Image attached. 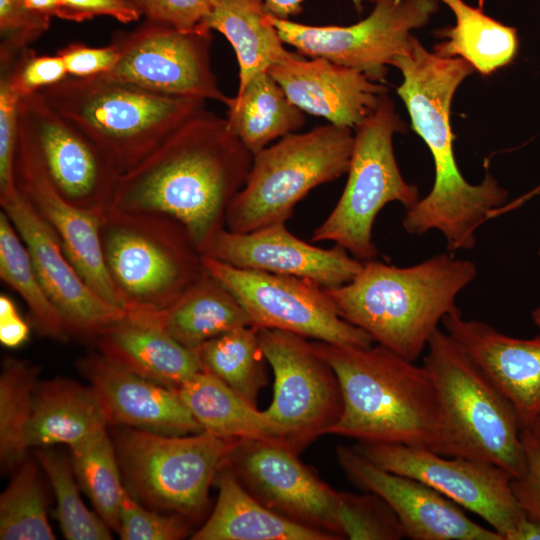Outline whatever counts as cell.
<instances>
[{
  "label": "cell",
  "instance_id": "6da1fadb",
  "mask_svg": "<svg viewBox=\"0 0 540 540\" xmlns=\"http://www.w3.org/2000/svg\"><path fill=\"white\" fill-rule=\"evenodd\" d=\"M252 160L226 119L205 108L120 175L108 210L170 217L187 229L200 251L225 228L226 211Z\"/></svg>",
  "mask_w": 540,
  "mask_h": 540
},
{
  "label": "cell",
  "instance_id": "7a4b0ae2",
  "mask_svg": "<svg viewBox=\"0 0 540 540\" xmlns=\"http://www.w3.org/2000/svg\"><path fill=\"white\" fill-rule=\"evenodd\" d=\"M390 66L402 74L397 94L406 106L412 129L428 147L435 167L430 192L406 209L402 225L414 235L439 231L449 251L472 249L478 228L508 199L507 190L489 171L479 184H471L456 162L451 103L458 87L475 70L461 58L429 51L415 37L409 52L394 57Z\"/></svg>",
  "mask_w": 540,
  "mask_h": 540
},
{
  "label": "cell",
  "instance_id": "3957f363",
  "mask_svg": "<svg viewBox=\"0 0 540 540\" xmlns=\"http://www.w3.org/2000/svg\"><path fill=\"white\" fill-rule=\"evenodd\" d=\"M312 343L334 369L342 391V413L327 434L435 452L440 437V405L424 365H415L381 344L356 347Z\"/></svg>",
  "mask_w": 540,
  "mask_h": 540
},
{
  "label": "cell",
  "instance_id": "277c9868",
  "mask_svg": "<svg viewBox=\"0 0 540 540\" xmlns=\"http://www.w3.org/2000/svg\"><path fill=\"white\" fill-rule=\"evenodd\" d=\"M476 276L472 261L441 253L408 267L366 261L351 281L324 290L343 319L415 362Z\"/></svg>",
  "mask_w": 540,
  "mask_h": 540
},
{
  "label": "cell",
  "instance_id": "5b68a950",
  "mask_svg": "<svg viewBox=\"0 0 540 540\" xmlns=\"http://www.w3.org/2000/svg\"><path fill=\"white\" fill-rule=\"evenodd\" d=\"M39 92L99 147L119 175L205 109L206 102L153 92L103 75L68 76Z\"/></svg>",
  "mask_w": 540,
  "mask_h": 540
},
{
  "label": "cell",
  "instance_id": "8992f818",
  "mask_svg": "<svg viewBox=\"0 0 540 540\" xmlns=\"http://www.w3.org/2000/svg\"><path fill=\"white\" fill-rule=\"evenodd\" d=\"M423 365L439 399L436 453L497 465L512 478L524 469L521 427L493 381L447 332L430 338Z\"/></svg>",
  "mask_w": 540,
  "mask_h": 540
},
{
  "label": "cell",
  "instance_id": "52a82bcc",
  "mask_svg": "<svg viewBox=\"0 0 540 540\" xmlns=\"http://www.w3.org/2000/svg\"><path fill=\"white\" fill-rule=\"evenodd\" d=\"M100 239L124 311H160L206 273L187 229L159 214L108 210Z\"/></svg>",
  "mask_w": 540,
  "mask_h": 540
},
{
  "label": "cell",
  "instance_id": "ba28073f",
  "mask_svg": "<svg viewBox=\"0 0 540 540\" xmlns=\"http://www.w3.org/2000/svg\"><path fill=\"white\" fill-rule=\"evenodd\" d=\"M125 489L144 506L198 520L209 489L239 439L208 432L162 435L110 426Z\"/></svg>",
  "mask_w": 540,
  "mask_h": 540
},
{
  "label": "cell",
  "instance_id": "9c48e42d",
  "mask_svg": "<svg viewBox=\"0 0 540 540\" xmlns=\"http://www.w3.org/2000/svg\"><path fill=\"white\" fill-rule=\"evenodd\" d=\"M353 143L351 128L329 123L288 134L254 154L226 211L227 229L247 233L285 223L308 192L348 172Z\"/></svg>",
  "mask_w": 540,
  "mask_h": 540
},
{
  "label": "cell",
  "instance_id": "30bf717a",
  "mask_svg": "<svg viewBox=\"0 0 540 540\" xmlns=\"http://www.w3.org/2000/svg\"><path fill=\"white\" fill-rule=\"evenodd\" d=\"M405 130L394 102L384 94L375 111L354 129L345 188L311 241H332L364 262L375 260L372 230L378 213L390 202L409 209L420 199L417 186L403 178L394 154L393 137Z\"/></svg>",
  "mask_w": 540,
  "mask_h": 540
},
{
  "label": "cell",
  "instance_id": "8fae6325",
  "mask_svg": "<svg viewBox=\"0 0 540 540\" xmlns=\"http://www.w3.org/2000/svg\"><path fill=\"white\" fill-rule=\"evenodd\" d=\"M371 13L348 26L307 25L266 13L285 44L308 58H325L383 82L394 57L409 52L412 32L439 10L438 0H377Z\"/></svg>",
  "mask_w": 540,
  "mask_h": 540
},
{
  "label": "cell",
  "instance_id": "7c38bea8",
  "mask_svg": "<svg viewBox=\"0 0 540 540\" xmlns=\"http://www.w3.org/2000/svg\"><path fill=\"white\" fill-rule=\"evenodd\" d=\"M259 342L274 375L272 402L264 412L279 440L300 453L338 421L343 409L338 377L308 338L259 329Z\"/></svg>",
  "mask_w": 540,
  "mask_h": 540
},
{
  "label": "cell",
  "instance_id": "4fadbf2b",
  "mask_svg": "<svg viewBox=\"0 0 540 540\" xmlns=\"http://www.w3.org/2000/svg\"><path fill=\"white\" fill-rule=\"evenodd\" d=\"M203 264L235 296L258 329H277L344 346L374 343L368 333L343 319L324 288L311 281L238 268L207 256H203Z\"/></svg>",
  "mask_w": 540,
  "mask_h": 540
},
{
  "label": "cell",
  "instance_id": "5bb4252c",
  "mask_svg": "<svg viewBox=\"0 0 540 540\" xmlns=\"http://www.w3.org/2000/svg\"><path fill=\"white\" fill-rule=\"evenodd\" d=\"M111 42L119 58L112 70L101 74L109 79L224 105L229 98L219 88L211 66L209 30L185 31L145 18L132 31L116 32Z\"/></svg>",
  "mask_w": 540,
  "mask_h": 540
},
{
  "label": "cell",
  "instance_id": "9a60e30c",
  "mask_svg": "<svg viewBox=\"0 0 540 540\" xmlns=\"http://www.w3.org/2000/svg\"><path fill=\"white\" fill-rule=\"evenodd\" d=\"M354 448L380 468L415 478L480 516L503 540H513L527 516L512 492V476L497 465L404 444L359 442Z\"/></svg>",
  "mask_w": 540,
  "mask_h": 540
},
{
  "label": "cell",
  "instance_id": "2e32d148",
  "mask_svg": "<svg viewBox=\"0 0 540 540\" xmlns=\"http://www.w3.org/2000/svg\"><path fill=\"white\" fill-rule=\"evenodd\" d=\"M18 126L61 196L77 208L104 215L120 175L99 147L39 91L20 98Z\"/></svg>",
  "mask_w": 540,
  "mask_h": 540
},
{
  "label": "cell",
  "instance_id": "e0dca14e",
  "mask_svg": "<svg viewBox=\"0 0 540 540\" xmlns=\"http://www.w3.org/2000/svg\"><path fill=\"white\" fill-rule=\"evenodd\" d=\"M278 439H239L227 466L263 505L294 522L344 539L334 490Z\"/></svg>",
  "mask_w": 540,
  "mask_h": 540
},
{
  "label": "cell",
  "instance_id": "ac0fdd59",
  "mask_svg": "<svg viewBox=\"0 0 540 540\" xmlns=\"http://www.w3.org/2000/svg\"><path fill=\"white\" fill-rule=\"evenodd\" d=\"M0 204L26 245L69 336L93 341L124 316V310L105 301L86 284L56 232L18 189L0 197Z\"/></svg>",
  "mask_w": 540,
  "mask_h": 540
},
{
  "label": "cell",
  "instance_id": "d6986e66",
  "mask_svg": "<svg viewBox=\"0 0 540 540\" xmlns=\"http://www.w3.org/2000/svg\"><path fill=\"white\" fill-rule=\"evenodd\" d=\"M14 177L18 191L56 232L66 255L86 284L105 301L124 310L123 299L103 257L100 228L105 214L77 208L61 196L19 126Z\"/></svg>",
  "mask_w": 540,
  "mask_h": 540
},
{
  "label": "cell",
  "instance_id": "ffe728a7",
  "mask_svg": "<svg viewBox=\"0 0 540 540\" xmlns=\"http://www.w3.org/2000/svg\"><path fill=\"white\" fill-rule=\"evenodd\" d=\"M337 459L349 480L380 496L412 540H503L472 521L463 508L425 483L384 470L354 447L339 446Z\"/></svg>",
  "mask_w": 540,
  "mask_h": 540
},
{
  "label": "cell",
  "instance_id": "44dd1931",
  "mask_svg": "<svg viewBox=\"0 0 540 540\" xmlns=\"http://www.w3.org/2000/svg\"><path fill=\"white\" fill-rule=\"evenodd\" d=\"M200 252L238 268L294 276L322 288L348 283L363 267L342 246L323 249L308 244L290 233L285 223L247 233L224 228Z\"/></svg>",
  "mask_w": 540,
  "mask_h": 540
},
{
  "label": "cell",
  "instance_id": "7402d4cb",
  "mask_svg": "<svg viewBox=\"0 0 540 540\" xmlns=\"http://www.w3.org/2000/svg\"><path fill=\"white\" fill-rule=\"evenodd\" d=\"M96 393L110 426L181 436L203 432L176 390L91 353L76 362Z\"/></svg>",
  "mask_w": 540,
  "mask_h": 540
},
{
  "label": "cell",
  "instance_id": "603a6c76",
  "mask_svg": "<svg viewBox=\"0 0 540 540\" xmlns=\"http://www.w3.org/2000/svg\"><path fill=\"white\" fill-rule=\"evenodd\" d=\"M442 324L512 405L521 430L530 428L540 416V334L512 337L483 321L465 319L458 307Z\"/></svg>",
  "mask_w": 540,
  "mask_h": 540
},
{
  "label": "cell",
  "instance_id": "cb8c5ba5",
  "mask_svg": "<svg viewBox=\"0 0 540 540\" xmlns=\"http://www.w3.org/2000/svg\"><path fill=\"white\" fill-rule=\"evenodd\" d=\"M304 113L354 130L377 108L387 87L325 58L295 53L267 71Z\"/></svg>",
  "mask_w": 540,
  "mask_h": 540
},
{
  "label": "cell",
  "instance_id": "d4e9b609",
  "mask_svg": "<svg viewBox=\"0 0 540 540\" xmlns=\"http://www.w3.org/2000/svg\"><path fill=\"white\" fill-rule=\"evenodd\" d=\"M93 341L112 363L172 390L202 371L195 350L138 312H125Z\"/></svg>",
  "mask_w": 540,
  "mask_h": 540
},
{
  "label": "cell",
  "instance_id": "484cf974",
  "mask_svg": "<svg viewBox=\"0 0 540 540\" xmlns=\"http://www.w3.org/2000/svg\"><path fill=\"white\" fill-rule=\"evenodd\" d=\"M108 428L90 385L63 377L38 382L26 428L29 449L58 444L70 448Z\"/></svg>",
  "mask_w": 540,
  "mask_h": 540
},
{
  "label": "cell",
  "instance_id": "4316f807",
  "mask_svg": "<svg viewBox=\"0 0 540 540\" xmlns=\"http://www.w3.org/2000/svg\"><path fill=\"white\" fill-rule=\"evenodd\" d=\"M216 504L192 540H337L294 522L258 501L226 465L217 474Z\"/></svg>",
  "mask_w": 540,
  "mask_h": 540
},
{
  "label": "cell",
  "instance_id": "83f0119b",
  "mask_svg": "<svg viewBox=\"0 0 540 540\" xmlns=\"http://www.w3.org/2000/svg\"><path fill=\"white\" fill-rule=\"evenodd\" d=\"M126 312L143 314L192 350L225 332L252 326L235 296L208 272L165 309Z\"/></svg>",
  "mask_w": 540,
  "mask_h": 540
},
{
  "label": "cell",
  "instance_id": "f1b7e54d",
  "mask_svg": "<svg viewBox=\"0 0 540 540\" xmlns=\"http://www.w3.org/2000/svg\"><path fill=\"white\" fill-rule=\"evenodd\" d=\"M266 13L264 0H218L198 26L223 34L232 45L239 67L237 92L254 76L294 54L284 47Z\"/></svg>",
  "mask_w": 540,
  "mask_h": 540
},
{
  "label": "cell",
  "instance_id": "f546056e",
  "mask_svg": "<svg viewBox=\"0 0 540 540\" xmlns=\"http://www.w3.org/2000/svg\"><path fill=\"white\" fill-rule=\"evenodd\" d=\"M225 105L228 128L253 155L274 140L298 132L306 120L268 72L254 76Z\"/></svg>",
  "mask_w": 540,
  "mask_h": 540
},
{
  "label": "cell",
  "instance_id": "4dcf8cb0",
  "mask_svg": "<svg viewBox=\"0 0 540 540\" xmlns=\"http://www.w3.org/2000/svg\"><path fill=\"white\" fill-rule=\"evenodd\" d=\"M438 1L451 10L455 23L438 30L443 41L434 46L435 53L461 58L483 76L493 74L514 60L519 48L515 27L501 23L464 0Z\"/></svg>",
  "mask_w": 540,
  "mask_h": 540
},
{
  "label": "cell",
  "instance_id": "1f68e13d",
  "mask_svg": "<svg viewBox=\"0 0 540 540\" xmlns=\"http://www.w3.org/2000/svg\"><path fill=\"white\" fill-rule=\"evenodd\" d=\"M203 431L231 439H278L264 411L213 375L200 371L178 390Z\"/></svg>",
  "mask_w": 540,
  "mask_h": 540
},
{
  "label": "cell",
  "instance_id": "d6a6232c",
  "mask_svg": "<svg viewBox=\"0 0 540 540\" xmlns=\"http://www.w3.org/2000/svg\"><path fill=\"white\" fill-rule=\"evenodd\" d=\"M194 350L202 371L213 375L256 405L258 393L267 383L266 359L260 346L258 328H236L204 342Z\"/></svg>",
  "mask_w": 540,
  "mask_h": 540
},
{
  "label": "cell",
  "instance_id": "836d02e7",
  "mask_svg": "<svg viewBox=\"0 0 540 540\" xmlns=\"http://www.w3.org/2000/svg\"><path fill=\"white\" fill-rule=\"evenodd\" d=\"M0 277L26 303L32 326L59 342L69 339L64 321L47 294L26 245L7 214L0 212Z\"/></svg>",
  "mask_w": 540,
  "mask_h": 540
},
{
  "label": "cell",
  "instance_id": "e575fe53",
  "mask_svg": "<svg viewBox=\"0 0 540 540\" xmlns=\"http://www.w3.org/2000/svg\"><path fill=\"white\" fill-rule=\"evenodd\" d=\"M40 367L6 356L0 373V466L12 473L28 456L26 428Z\"/></svg>",
  "mask_w": 540,
  "mask_h": 540
},
{
  "label": "cell",
  "instance_id": "d590c367",
  "mask_svg": "<svg viewBox=\"0 0 540 540\" xmlns=\"http://www.w3.org/2000/svg\"><path fill=\"white\" fill-rule=\"evenodd\" d=\"M70 450L72 468L80 488L102 520L118 532L125 487L109 428Z\"/></svg>",
  "mask_w": 540,
  "mask_h": 540
},
{
  "label": "cell",
  "instance_id": "8d00e7d4",
  "mask_svg": "<svg viewBox=\"0 0 540 540\" xmlns=\"http://www.w3.org/2000/svg\"><path fill=\"white\" fill-rule=\"evenodd\" d=\"M40 465L28 457L12 472L0 496L1 540H53Z\"/></svg>",
  "mask_w": 540,
  "mask_h": 540
},
{
  "label": "cell",
  "instance_id": "74e56055",
  "mask_svg": "<svg viewBox=\"0 0 540 540\" xmlns=\"http://www.w3.org/2000/svg\"><path fill=\"white\" fill-rule=\"evenodd\" d=\"M48 448H35L34 455L51 484L56 517L64 537L69 540L112 539V529L84 504L71 460Z\"/></svg>",
  "mask_w": 540,
  "mask_h": 540
},
{
  "label": "cell",
  "instance_id": "f35d334b",
  "mask_svg": "<svg viewBox=\"0 0 540 540\" xmlns=\"http://www.w3.org/2000/svg\"><path fill=\"white\" fill-rule=\"evenodd\" d=\"M336 519L343 538L398 540L405 537L391 507L377 494L340 492Z\"/></svg>",
  "mask_w": 540,
  "mask_h": 540
},
{
  "label": "cell",
  "instance_id": "ab89813d",
  "mask_svg": "<svg viewBox=\"0 0 540 540\" xmlns=\"http://www.w3.org/2000/svg\"><path fill=\"white\" fill-rule=\"evenodd\" d=\"M190 523L182 515L150 509L124 490L117 532L121 539L180 540L189 536Z\"/></svg>",
  "mask_w": 540,
  "mask_h": 540
},
{
  "label": "cell",
  "instance_id": "60d3db41",
  "mask_svg": "<svg viewBox=\"0 0 540 540\" xmlns=\"http://www.w3.org/2000/svg\"><path fill=\"white\" fill-rule=\"evenodd\" d=\"M51 17L28 8L22 0H0V64L12 62L50 25Z\"/></svg>",
  "mask_w": 540,
  "mask_h": 540
},
{
  "label": "cell",
  "instance_id": "b9f144b4",
  "mask_svg": "<svg viewBox=\"0 0 540 540\" xmlns=\"http://www.w3.org/2000/svg\"><path fill=\"white\" fill-rule=\"evenodd\" d=\"M1 76L19 97L40 91L68 77L61 57L57 54L37 55L31 48L12 62L0 65Z\"/></svg>",
  "mask_w": 540,
  "mask_h": 540
},
{
  "label": "cell",
  "instance_id": "7bdbcfd3",
  "mask_svg": "<svg viewBox=\"0 0 540 540\" xmlns=\"http://www.w3.org/2000/svg\"><path fill=\"white\" fill-rule=\"evenodd\" d=\"M20 97L4 77H0V197L17 189L14 160Z\"/></svg>",
  "mask_w": 540,
  "mask_h": 540
},
{
  "label": "cell",
  "instance_id": "ee69618b",
  "mask_svg": "<svg viewBox=\"0 0 540 540\" xmlns=\"http://www.w3.org/2000/svg\"><path fill=\"white\" fill-rule=\"evenodd\" d=\"M218 0H133L146 19L180 30L197 29Z\"/></svg>",
  "mask_w": 540,
  "mask_h": 540
},
{
  "label": "cell",
  "instance_id": "f6af8a7d",
  "mask_svg": "<svg viewBox=\"0 0 540 540\" xmlns=\"http://www.w3.org/2000/svg\"><path fill=\"white\" fill-rule=\"evenodd\" d=\"M524 469L511 479V489L520 508L540 523V441L526 428L521 430Z\"/></svg>",
  "mask_w": 540,
  "mask_h": 540
},
{
  "label": "cell",
  "instance_id": "bcb514c9",
  "mask_svg": "<svg viewBox=\"0 0 540 540\" xmlns=\"http://www.w3.org/2000/svg\"><path fill=\"white\" fill-rule=\"evenodd\" d=\"M64 62L68 76L89 77L109 72L119 58L112 42L103 47H90L82 43H71L57 53Z\"/></svg>",
  "mask_w": 540,
  "mask_h": 540
},
{
  "label": "cell",
  "instance_id": "7dc6e473",
  "mask_svg": "<svg viewBox=\"0 0 540 540\" xmlns=\"http://www.w3.org/2000/svg\"><path fill=\"white\" fill-rule=\"evenodd\" d=\"M97 16L112 17L127 24L138 21L142 14L129 0H60V19L83 22Z\"/></svg>",
  "mask_w": 540,
  "mask_h": 540
},
{
  "label": "cell",
  "instance_id": "c3c4849f",
  "mask_svg": "<svg viewBox=\"0 0 540 540\" xmlns=\"http://www.w3.org/2000/svg\"><path fill=\"white\" fill-rule=\"evenodd\" d=\"M30 335L29 324L19 315L13 300L0 295V342L7 348H17L26 343Z\"/></svg>",
  "mask_w": 540,
  "mask_h": 540
},
{
  "label": "cell",
  "instance_id": "681fc988",
  "mask_svg": "<svg viewBox=\"0 0 540 540\" xmlns=\"http://www.w3.org/2000/svg\"><path fill=\"white\" fill-rule=\"evenodd\" d=\"M304 0H264L268 13L281 18L289 19L290 16L298 15L303 11L302 2ZM357 9L361 11L364 2L375 3L377 0H351Z\"/></svg>",
  "mask_w": 540,
  "mask_h": 540
},
{
  "label": "cell",
  "instance_id": "f907efd6",
  "mask_svg": "<svg viewBox=\"0 0 540 540\" xmlns=\"http://www.w3.org/2000/svg\"><path fill=\"white\" fill-rule=\"evenodd\" d=\"M513 540H540V523L527 515L519 524Z\"/></svg>",
  "mask_w": 540,
  "mask_h": 540
},
{
  "label": "cell",
  "instance_id": "816d5d0a",
  "mask_svg": "<svg viewBox=\"0 0 540 540\" xmlns=\"http://www.w3.org/2000/svg\"><path fill=\"white\" fill-rule=\"evenodd\" d=\"M31 10L49 17H58L60 0H22Z\"/></svg>",
  "mask_w": 540,
  "mask_h": 540
},
{
  "label": "cell",
  "instance_id": "f5cc1de1",
  "mask_svg": "<svg viewBox=\"0 0 540 540\" xmlns=\"http://www.w3.org/2000/svg\"><path fill=\"white\" fill-rule=\"evenodd\" d=\"M531 433L540 441V416L534 421L530 428Z\"/></svg>",
  "mask_w": 540,
  "mask_h": 540
},
{
  "label": "cell",
  "instance_id": "db71d44e",
  "mask_svg": "<svg viewBox=\"0 0 540 540\" xmlns=\"http://www.w3.org/2000/svg\"><path fill=\"white\" fill-rule=\"evenodd\" d=\"M532 320L540 328V307L532 312Z\"/></svg>",
  "mask_w": 540,
  "mask_h": 540
},
{
  "label": "cell",
  "instance_id": "11a10c76",
  "mask_svg": "<svg viewBox=\"0 0 540 540\" xmlns=\"http://www.w3.org/2000/svg\"><path fill=\"white\" fill-rule=\"evenodd\" d=\"M538 255L540 256V248H539V250H538Z\"/></svg>",
  "mask_w": 540,
  "mask_h": 540
},
{
  "label": "cell",
  "instance_id": "9f6ffc18",
  "mask_svg": "<svg viewBox=\"0 0 540 540\" xmlns=\"http://www.w3.org/2000/svg\"><path fill=\"white\" fill-rule=\"evenodd\" d=\"M129 1H131V2L133 3V0H129ZM133 4H134V3H133Z\"/></svg>",
  "mask_w": 540,
  "mask_h": 540
},
{
  "label": "cell",
  "instance_id": "6f0895ef",
  "mask_svg": "<svg viewBox=\"0 0 540 540\" xmlns=\"http://www.w3.org/2000/svg\"><path fill=\"white\" fill-rule=\"evenodd\" d=\"M538 1H539V3H540V0H538Z\"/></svg>",
  "mask_w": 540,
  "mask_h": 540
}]
</instances>
